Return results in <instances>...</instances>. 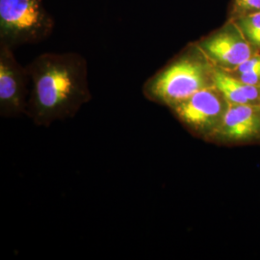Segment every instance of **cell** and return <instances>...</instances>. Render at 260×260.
Wrapping results in <instances>:
<instances>
[{
  "instance_id": "52a82bcc",
  "label": "cell",
  "mask_w": 260,
  "mask_h": 260,
  "mask_svg": "<svg viewBox=\"0 0 260 260\" xmlns=\"http://www.w3.org/2000/svg\"><path fill=\"white\" fill-rule=\"evenodd\" d=\"M260 140V105L230 104L211 142L247 143Z\"/></svg>"
},
{
  "instance_id": "5b68a950",
  "label": "cell",
  "mask_w": 260,
  "mask_h": 260,
  "mask_svg": "<svg viewBox=\"0 0 260 260\" xmlns=\"http://www.w3.org/2000/svg\"><path fill=\"white\" fill-rule=\"evenodd\" d=\"M196 44L214 67L226 72H232L252 56L260 53L232 19Z\"/></svg>"
},
{
  "instance_id": "6da1fadb",
  "label": "cell",
  "mask_w": 260,
  "mask_h": 260,
  "mask_svg": "<svg viewBox=\"0 0 260 260\" xmlns=\"http://www.w3.org/2000/svg\"><path fill=\"white\" fill-rule=\"evenodd\" d=\"M30 93L25 115L38 126L74 118L92 100L88 63L77 52H46L26 66Z\"/></svg>"
},
{
  "instance_id": "30bf717a",
  "label": "cell",
  "mask_w": 260,
  "mask_h": 260,
  "mask_svg": "<svg viewBox=\"0 0 260 260\" xmlns=\"http://www.w3.org/2000/svg\"><path fill=\"white\" fill-rule=\"evenodd\" d=\"M229 73L244 83L260 87V53L252 56L238 68Z\"/></svg>"
},
{
  "instance_id": "277c9868",
  "label": "cell",
  "mask_w": 260,
  "mask_h": 260,
  "mask_svg": "<svg viewBox=\"0 0 260 260\" xmlns=\"http://www.w3.org/2000/svg\"><path fill=\"white\" fill-rule=\"evenodd\" d=\"M230 107L215 86L203 89L173 106L171 111L187 129L202 139L210 141Z\"/></svg>"
},
{
  "instance_id": "8992f818",
  "label": "cell",
  "mask_w": 260,
  "mask_h": 260,
  "mask_svg": "<svg viewBox=\"0 0 260 260\" xmlns=\"http://www.w3.org/2000/svg\"><path fill=\"white\" fill-rule=\"evenodd\" d=\"M30 93L27 68L17 60L14 49L0 44V116L25 115Z\"/></svg>"
},
{
  "instance_id": "9c48e42d",
  "label": "cell",
  "mask_w": 260,
  "mask_h": 260,
  "mask_svg": "<svg viewBox=\"0 0 260 260\" xmlns=\"http://www.w3.org/2000/svg\"><path fill=\"white\" fill-rule=\"evenodd\" d=\"M233 20L252 47L260 51V12L241 16Z\"/></svg>"
},
{
  "instance_id": "8fae6325",
  "label": "cell",
  "mask_w": 260,
  "mask_h": 260,
  "mask_svg": "<svg viewBox=\"0 0 260 260\" xmlns=\"http://www.w3.org/2000/svg\"><path fill=\"white\" fill-rule=\"evenodd\" d=\"M260 12V0H234L231 19Z\"/></svg>"
},
{
  "instance_id": "7a4b0ae2",
  "label": "cell",
  "mask_w": 260,
  "mask_h": 260,
  "mask_svg": "<svg viewBox=\"0 0 260 260\" xmlns=\"http://www.w3.org/2000/svg\"><path fill=\"white\" fill-rule=\"evenodd\" d=\"M215 67L195 43L151 75L142 87L144 96L172 108L192 94L214 86Z\"/></svg>"
},
{
  "instance_id": "ba28073f",
  "label": "cell",
  "mask_w": 260,
  "mask_h": 260,
  "mask_svg": "<svg viewBox=\"0 0 260 260\" xmlns=\"http://www.w3.org/2000/svg\"><path fill=\"white\" fill-rule=\"evenodd\" d=\"M214 86L230 104L260 105V87L244 83L231 73L215 67Z\"/></svg>"
},
{
  "instance_id": "3957f363",
  "label": "cell",
  "mask_w": 260,
  "mask_h": 260,
  "mask_svg": "<svg viewBox=\"0 0 260 260\" xmlns=\"http://www.w3.org/2000/svg\"><path fill=\"white\" fill-rule=\"evenodd\" d=\"M55 19L45 0H0V44L15 49L50 37Z\"/></svg>"
}]
</instances>
